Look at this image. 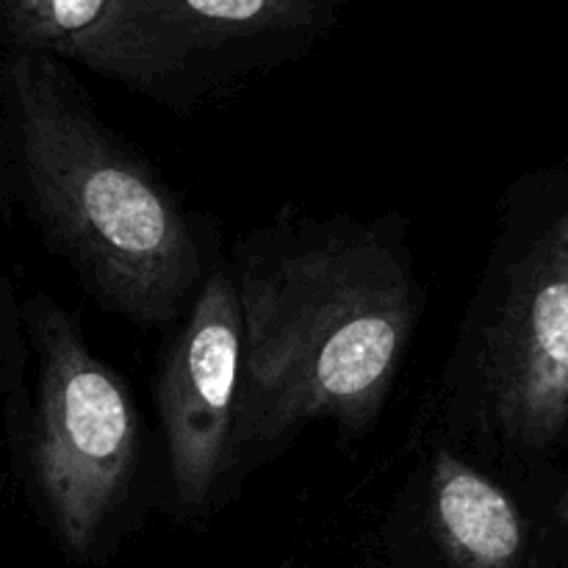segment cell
<instances>
[{"instance_id":"cell-1","label":"cell","mask_w":568,"mask_h":568,"mask_svg":"<svg viewBox=\"0 0 568 568\" xmlns=\"http://www.w3.org/2000/svg\"><path fill=\"white\" fill-rule=\"evenodd\" d=\"M242 316V388L222 491L300 430L375 427L422 314L416 266L394 222L286 220L231 264Z\"/></svg>"},{"instance_id":"cell-2","label":"cell","mask_w":568,"mask_h":568,"mask_svg":"<svg viewBox=\"0 0 568 568\" xmlns=\"http://www.w3.org/2000/svg\"><path fill=\"white\" fill-rule=\"evenodd\" d=\"M0 186L89 297L133 325L172 331L209 275V255L175 192L53 72L11 75Z\"/></svg>"},{"instance_id":"cell-3","label":"cell","mask_w":568,"mask_h":568,"mask_svg":"<svg viewBox=\"0 0 568 568\" xmlns=\"http://www.w3.org/2000/svg\"><path fill=\"white\" fill-rule=\"evenodd\" d=\"M20 314L33 355L31 486L61 536L83 547L136 480V405L125 381L89 349L53 300L37 294Z\"/></svg>"},{"instance_id":"cell-4","label":"cell","mask_w":568,"mask_h":568,"mask_svg":"<svg viewBox=\"0 0 568 568\" xmlns=\"http://www.w3.org/2000/svg\"><path fill=\"white\" fill-rule=\"evenodd\" d=\"M466 325L444 408L508 444L547 447L568 422V211L505 266Z\"/></svg>"},{"instance_id":"cell-5","label":"cell","mask_w":568,"mask_h":568,"mask_svg":"<svg viewBox=\"0 0 568 568\" xmlns=\"http://www.w3.org/2000/svg\"><path fill=\"white\" fill-rule=\"evenodd\" d=\"M159 372V419L172 491L200 510L225 486L242 388V316L231 264L209 266L186 314L172 325Z\"/></svg>"},{"instance_id":"cell-6","label":"cell","mask_w":568,"mask_h":568,"mask_svg":"<svg viewBox=\"0 0 568 568\" xmlns=\"http://www.w3.org/2000/svg\"><path fill=\"white\" fill-rule=\"evenodd\" d=\"M433 519L458 552L480 566H503L521 547V519L508 494L449 449H436L427 480Z\"/></svg>"},{"instance_id":"cell-7","label":"cell","mask_w":568,"mask_h":568,"mask_svg":"<svg viewBox=\"0 0 568 568\" xmlns=\"http://www.w3.org/2000/svg\"><path fill=\"white\" fill-rule=\"evenodd\" d=\"M28 347L22 333V314L17 305L11 283L0 270V399L9 397L20 386L22 369H26Z\"/></svg>"},{"instance_id":"cell-8","label":"cell","mask_w":568,"mask_h":568,"mask_svg":"<svg viewBox=\"0 0 568 568\" xmlns=\"http://www.w3.org/2000/svg\"><path fill=\"white\" fill-rule=\"evenodd\" d=\"M103 6L105 0H50V22L61 37H81L92 31Z\"/></svg>"},{"instance_id":"cell-9","label":"cell","mask_w":568,"mask_h":568,"mask_svg":"<svg viewBox=\"0 0 568 568\" xmlns=\"http://www.w3.org/2000/svg\"><path fill=\"white\" fill-rule=\"evenodd\" d=\"M186 6L203 20L242 26L264 14L266 0H186Z\"/></svg>"},{"instance_id":"cell-10","label":"cell","mask_w":568,"mask_h":568,"mask_svg":"<svg viewBox=\"0 0 568 568\" xmlns=\"http://www.w3.org/2000/svg\"><path fill=\"white\" fill-rule=\"evenodd\" d=\"M566 516H568V505H566Z\"/></svg>"}]
</instances>
